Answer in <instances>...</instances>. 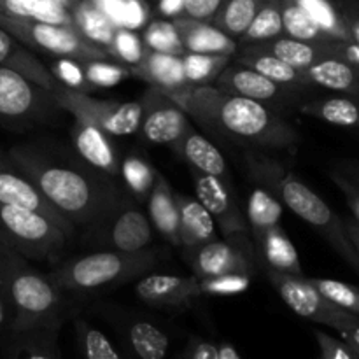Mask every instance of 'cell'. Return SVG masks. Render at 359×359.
I'll return each instance as SVG.
<instances>
[{
    "label": "cell",
    "instance_id": "6da1fadb",
    "mask_svg": "<svg viewBox=\"0 0 359 359\" xmlns=\"http://www.w3.org/2000/svg\"><path fill=\"white\" fill-rule=\"evenodd\" d=\"M167 95L189 118L224 140L263 149H290L300 142L298 130L283 114L214 84H188Z\"/></svg>",
    "mask_w": 359,
    "mask_h": 359
},
{
    "label": "cell",
    "instance_id": "7a4b0ae2",
    "mask_svg": "<svg viewBox=\"0 0 359 359\" xmlns=\"http://www.w3.org/2000/svg\"><path fill=\"white\" fill-rule=\"evenodd\" d=\"M7 156L74 226L98 223L123 198L112 182L77 165L60 163L34 146H16Z\"/></svg>",
    "mask_w": 359,
    "mask_h": 359
},
{
    "label": "cell",
    "instance_id": "3957f363",
    "mask_svg": "<svg viewBox=\"0 0 359 359\" xmlns=\"http://www.w3.org/2000/svg\"><path fill=\"white\" fill-rule=\"evenodd\" d=\"M251 177L259 186L272 191L284 207L297 214L302 221L319 231L333 251L359 273V255L344 228V219L298 175L286 170L279 161L262 153L245 154Z\"/></svg>",
    "mask_w": 359,
    "mask_h": 359
},
{
    "label": "cell",
    "instance_id": "277c9868",
    "mask_svg": "<svg viewBox=\"0 0 359 359\" xmlns=\"http://www.w3.org/2000/svg\"><path fill=\"white\" fill-rule=\"evenodd\" d=\"M2 294L13 305L14 333L30 330L58 328L62 309V290L42 273L25 265L23 258L14 252L4 280Z\"/></svg>",
    "mask_w": 359,
    "mask_h": 359
},
{
    "label": "cell",
    "instance_id": "5b68a950",
    "mask_svg": "<svg viewBox=\"0 0 359 359\" xmlns=\"http://www.w3.org/2000/svg\"><path fill=\"white\" fill-rule=\"evenodd\" d=\"M154 263V255L147 249L139 252L109 249L70 259L60 265L49 277L62 291L88 293L112 284L126 283L153 269Z\"/></svg>",
    "mask_w": 359,
    "mask_h": 359
},
{
    "label": "cell",
    "instance_id": "8992f818",
    "mask_svg": "<svg viewBox=\"0 0 359 359\" xmlns=\"http://www.w3.org/2000/svg\"><path fill=\"white\" fill-rule=\"evenodd\" d=\"M70 235L44 214L0 205V242L21 258L55 262L65 249Z\"/></svg>",
    "mask_w": 359,
    "mask_h": 359
},
{
    "label": "cell",
    "instance_id": "52a82bcc",
    "mask_svg": "<svg viewBox=\"0 0 359 359\" xmlns=\"http://www.w3.org/2000/svg\"><path fill=\"white\" fill-rule=\"evenodd\" d=\"M0 27L6 28L23 44L34 49H41L56 58H74L79 62L111 58L107 51L90 44L74 27L16 20V18L7 16H0Z\"/></svg>",
    "mask_w": 359,
    "mask_h": 359
},
{
    "label": "cell",
    "instance_id": "ba28073f",
    "mask_svg": "<svg viewBox=\"0 0 359 359\" xmlns=\"http://www.w3.org/2000/svg\"><path fill=\"white\" fill-rule=\"evenodd\" d=\"M56 104L62 111L72 116H83L104 130L111 137L133 135L140 130L142 104L139 102L102 100L84 91H76L60 84L53 91Z\"/></svg>",
    "mask_w": 359,
    "mask_h": 359
},
{
    "label": "cell",
    "instance_id": "9c48e42d",
    "mask_svg": "<svg viewBox=\"0 0 359 359\" xmlns=\"http://www.w3.org/2000/svg\"><path fill=\"white\" fill-rule=\"evenodd\" d=\"M55 97L20 72L0 65V123L11 128H27L42 123L56 111Z\"/></svg>",
    "mask_w": 359,
    "mask_h": 359
},
{
    "label": "cell",
    "instance_id": "30bf717a",
    "mask_svg": "<svg viewBox=\"0 0 359 359\" xmlns=\"http://www.w3.org/2000/svg\"><path fill=\"white\" fill-rule=\"evenodd\" d=\"M270 283L276 287L284 304L300 318L342 332L359 321V316L351 314L326 300L311 284L307 276H287V273L265 270Z\"/></svg>",
    "mask_w": 359,
    "mask_h": 359
},
{
    "label": "cell",
    "instance_id": "8fae6325",
    "mask_svg": "<svg viewBox=\"0 0 359 359\" xmlns=\"http://www.w3.org/2000/svg\"><path fill=\"white\" fill-rule=\"evenodd\" d=\"M214 86L231 95L259 102V104L277 111L279 114L280 109L298 107V104L305 98L304 93L287 90V88L280 86V84L270 81L269 77L256 72L251 67L242 65L235 60H231L224 67L223 72L217 76Z\"/></svg>",
    "mask_w": 359,
    "mask_h": 359
},
{
    "label": "cell",
    "instance_id": "7c38bea8",
    "mask_svg": "<svg viewBox=\"0 0 359 359\" xmlns=\"http://www.w3.org/2000/svg\"><path fill=\"white\" fill-rule=\"evenodd\" d=\"M248 235L216 241L203 244L200 248L189 249L193 252L191 266L198 280L210 277L226 276V273H245L252 276L255 270V251L248 244Z\"/></svg>",
    "mask_w": 359,
    "mask_h": 359
},
{
    "label": "cell",
    "instance_id": "4fadbf2b",
    "mask_svg": "<svg viewBox=\"0 0 359 359\" xmlns=\"http://www.w3.org/2000/svg\"><path fill=\"white\" fill-rule=\"evenodd\" d=\"M140 130L144 139L151 144L175 146L191 128L189 116L160 88L151 86L144 93Z\"/></svg>",
    "mask_w": 359,
    "mask_h": 359
},
{
    "label": "cell",
    "instance_id": "5bb4252c",
    "mask_svg": "<svg viewBox=\"0 0 359 359\" xmlns=\"http://www.w3.org/2000/svg\"><path fill=\"white\" fill-rule=\"evenodd\" d=\"M98 223L102 224L100 242L114 251L139 252L153 242L151 221L125 196Z\"/></svg>",
    "mask_w": 359,
    "mask_h": 359
},
{
    "label": "cell",
    "instance_id": "9a60e30c",
    "mask_svg": "<svg viewBox=\"0 0 359 359\" xmlns=\"http://www.w3.org/2000/svg\"><path fill=\"white\" fill-rule=\"evenodd\" d=\"M191 174L196 200L212 216L214 223L219 226L221 235L224 238L249 235L248 219L237 205V200L230 189V182L196 170H191Z\"/></svg>",
    "mask_w": 359,
    "mask_h": 359
},
{
    "label": "cell",
    "instance_id": "2e32d148",
    "mask_svg": "<svg viewBox=\"0 0 359 359\" xmlns=\"http://www.w3.org/2000/svg\"><path fill=\"white\" fill-rule=\"evenodd\" d=\"M0 205H14L21 209L35 210L55 221L69 233H74V224L67 221L48 200L42 196L37 186L11 161L9 156L0 153Z\"/></svg>",
    "mask_w": 359,
    "mask_h": 359
},
{
    "label": "cell",
    "instance_id": "e0dca14e",
    "mask_svg": "<svg viewBox=\"0 0 359 359\" xmlns=\"http://www.w3.org/2000/svg\"><path fill=\"white\" fill-rule=\"evenodd\" d=\"M135 294L153 307L184 309L202 294V287L196 277L151 273L135 284Z\"/></svg>",
    "mask_w": 359,
    "mask_h": 359
},
{
    "label": "cell",
    "instance_id": "ac0fdd59",
    "mask_svg": "<svg viewBox=\"0 0 359 359\" xmlns=\"http://www.w3.org/2000/svg\"><path fill=\"white\" fill-rule=\"evenodd\" d=\"M109 137L111 135H107L104 130L98 128L90 119L83 118V116H74L72 144L77 154L91 168L116 177L119 174L121 165H119L118 154H116V149Z\"/></svg>",
    "mask_w": 359,
    "mask_h": 359
},
{
    "label": "cell",
    "instance_id": "d6986e66",
    "mask_svg": "<svg viewBox=\"0 0 359 359\" xmlns=\"http://www.w3.org/2000/svg\"><path fill=\"white\" fill-rule=\"evenodd\" d=\"M174 25L181 37L186 53H203V55H224L233 58L238 44L224 32L214 27L210 21H198L191 18H174Z\"/></svg>",
    "mask_w": 359,
    "mask_h": 359
},
{
    "label": "cell",
    "instance_id": "ffe728a7",
    "mask_svg": "<svg viewBox=\"0 0 359 359\" xmlns=\"http://www.w3.org/2000/svg\"><path fill=\"white\" fill-rule=\"evenodd\" d=\"M233 60L242 63V65L251 67L256 72L269 77L270 81L287 88V90L298 91V93L304 95L309 93L311 90H314V86L309 83L307 76H305L302 70L294 69L290 63L283 62V60L270 55V53L259 51V49L251 48V46H244V48L237 49Z\"/></svg>",
    "mask_w": 359,
    "mask_h": 359
},
{
    "label": "cell",
    "instance_id": "44dd1931",
    "mask_svg": "<svg viewBox=\"0 0 359 359\" xmlns=\"http://www.w3.org/2000/svg\"><path fill=\"white\" fill-rule=\"evenodd\" d=\"M0 65L16 70L21 76L34 81L51 93L60 86L49 67H46L34 53L25 48L23 42L18 41L2 27H0Z\"/></svg>",
    "mask_w": 359,
    "mask_h": 359
},
{
    "label": "cell",
    "instance_id": "7402d4cb",
    "mask_svg": "<svg viewBox=\"0 0 359 359\" xmlns=\"http://www.w3.org/2000/svg\"><path fill=\"white\" fill-rule=\"evenodd\" d=\"M304 74L314 88L359 98V67L340 56H325L304 70Z\"/></svg>",
    "mask_w": 359,
    "mask_h": 359
},
{
    "label": "cell",
    "instance_id": "603a6c76",
    "mask_svg": "<svg viewBox=\"0 0 359 359\" xmlns=\"http://www.w3.org/2000/svg\"><path fill=\"white\" fill-rule=\"evenodd\" d=\"M172 149L189 165L191 170L228 181V165L223 153L193 126L175 146H172Z\"/></svg>",
    "mask_w": 359,
    "mask_h": 359
},
{
    "label": "cell",
    "instance_id": "cb8c5ba5",
    "mask_svg": "<svg viewBox=\"0 0 359 359\" xmlns=\"http://www.w3.org/2000/svg\"><path fill=\"white\" fill-rule=\"evenodd\" d=\"M175 202L179 210V241L182 248L195 249L216 241V223L198 200L175 193Z\"/></svg>",
    "mask_w": 359,
    "mask_h": 359
},
{
    "label": "cell",
    "instance_id": "d4e9b609",
    "mask_svg": "<svg viewBox=\"0 0 359 359\" xmlns=\"http://www.w3.org/2000/svg\"><path fill=\"white\" fill-rule=\"evenodd\" d=\"M297 109L311 118L328 123V125L359 130L358 97L344 93H335L330 97H305Z\"/></svg>",
    "mask_w": 359,
    "mask_h": 359
},
{
    "label": "cell",
    "instance_id": "484cf974",
    "mask_svg": "<svg viewBox=\"0 0 359 359\" xmlns=\"http://www.w3.org/2000/svg\"><path fill=\"white\" fill-rule=\"evenodd\" d=\"M147 214L154 230L170 242L172 245H181L179 241V210L175 202V193L163 175L156 172L153 189L147 198Z\"/></svg>",
    "mask_w": 359,
    "mask_h": 359
},
{
    "label": "cell",
    "instance_id": "4316f807",
    "mask_svg": "<svg viewBox=\"0 0 359 359\" xmlns=\"http://www.w3.org/2000/svg\"><path fill=\"white\" fill-rule=\"evenodd\" d=\"M132 77H139L167 93L188 86L182 69V56L165 55V53L146 51L142 62L132 67Z\"/></svg>",
    "mask_w": 359,
    "mask_h": 359
},
{
    "label": "cell",
    "instance_id": "83f0119b",
    "mask_svg": "<svg viewBox=\"0 0 359 359\" xmlns=\"http://www.w3.org/2000/svg\"><path fill=\"white\" fill-rule=\"evenodd\" d=\"M339 46L340 42H332V44H312V42L297 41L287 35H280V37L273 39V41L265 42L259 46H251V48L259 49V51L270 53V55L277 56L283 62L290 63L291 67L298 70H307L309 67L314 65L321 58L330 55L339 56ZM244 48V46H242Z\"/></svg>",
    "mask_w": 359,
    "mask_h": 359
},
{
    "label": "cell",
    "instance_id": "f1b7e54d",
    "mask_svg": "<svg viewBox=\"0 0 359 359\" xmlns=\"http://www.w3.org/2000/svg\"><path fill=\"white\" fill-rule=\"evenodd\" d=\"M256 245H258L259 259H262L265 270H273V272L287 273V276H305L297 248L286 235V231L280 228V224L270 228L256 242Z\"/></svg>",
    "mask_w": 359,
    "mask_h": 359
},
{
    "label": "cell",
    "instance_id": "f546056e",
    "mask_svg": "<svg viewBox=\"0 0 359 359\" xmlns=\"http://www.w3.org/2000/svg\"><path fill=\"white\" fill-rule=\"evenodd\" d=\"M70 14H72L76 30L90 44L109 53L112 39H114V32L118 27H114L112 21L95 6L93 0H79V2H76L70 7Z\"/></svg>",
    "mask_w": 359,
    "mask_h": 359
},
{
    "label": "cell",
    "instance_id": "4dcf8cb0",
    "mask_svg": "<svg viewBox=\"0 0 359 359\" xmlns=\"http://www.w3.org/2000/svg\"><path fill=\"white\" fill-rule=\"evenodd\" d=\"M0 16L74 27L70 7L58 0H0Z\"/></svg>",
    "mask_w": 359,
    "mask_h": 359
},
{
    "label": "cell",
    "instance_id": "1f68e13d",
    "mask_svg": "<svg viewBox=\"0 0 359 359\" xmlns=\"http://www.w3.org/2000/svg\"><path fill=\"white\" fill-rule=\"evenodd\" d=\"M284 205L280 200L263 186H256L248 198V209H245V219H248L249 231L258 242L270 228L280 224Z\"/></svg>",
    "mask_w": 359,
    "mask_h": 359
},
{
    "label": "cell",
    "instance_id": "d6a6232c",
    "mask_svg": "<svg viewBox=\"0 0 359 359\" xmlns=\"http://www.w3.org/2000/svg\"><path fill=\"white\" fill-rule=\"evenodd\" d=\"M126 342L137 359H165L168 354V337L154 323L137 321L130 323L126 328Z\"/></svg>",
    "mask_w": 359,
    "mask_h": 359
},
{
    "label": "cell",
    "instance_id": "836d02e7",
    "mask_svg": "<svg viewBox=\"0 0 359 359\" xmlns=\"http://www.w3.org/2000/svg\"><path fill=\"white\" fill-rule=\"evenodd\" d=\"M280 35H284L280 0H265L248 30L241 35L237 44L241 48L242 46H259L273 41Z\"/></svg>",
    "mask_w": 359,
    "mask_h": 359
},
{
    "label": "cell",
    "instance_id": "e575fe53",
    "mask_svg": "<svg viewBox=\"0 0 359 359\" xmlns=\"http://www.w3.org/2000/svg\"><path fill=\"white\" fill-rule=\"evenodd\" d=\"M265 0H223L219 11L210 23L219 28L228 37L238 41L241 35L248 30L256 13Z\"/></svg>",
    "mask_w": 359,
    "mask_h": 359
},
{
    "label": "cell",
    "instance_id": "d590c367",
    "mask_svg": "<svg viewBox=\"0 0 359 359\" xmlns=\"http://www.w3.org/2000/svg\"><path fill=\"white\" fill-rule=\"evenodd\" d=\"M56 328L30 330L16 333L7 349L9 359H58L55 344Z\"/></svg>",
    "mask_w": 359,
    "mask_h": 359
},
{
    "label": "cell",
    "instance_id": "8d00e7d4",
    "mask_svg": "<svg viewBox=\"0 0 359 359\" xmlns=\"http://www.w3.org/2000/svg\"><path fill=\"white\" fill-rule=\"evenodd\" d=\"M284 35L297 41L312 42V44H332V39L311 20L307 13L294 0H280Z\"/></svg>",
    "mask_w": 359,
    "mask_h": 359
},
{
    "label": "cell",
    "instance_id": "74e56055",
    "mask_svg": "<svg viewBox=\"0 0 359 359\" xmlns=\"http://www.w3.org/2000/svg\"><path fill=\"white\" fill-rule=\"evenodd\" d=\"M311 20L335 42H351L337 0H294Z\"/></svg>",
    "mask_w": 359,
    "mask_h": 359
},
{
    "label": "cell",
    "instance_id": "f35d334b",
    "mask_svg": "<svg viewBox=\"0 0 359 359\" xmlns=\"http://www.w3.org/2000/svg\"><path fill=\"white\" fill-rule=\"evenodd\" d=\"M231 56L203 55V53H184L182 69L184 77L191 86H209L216 83L217 76L231 62Z\"/></svg>",
    "mask_w": 359,
    "mask_h": 359
},
{
    "label": "cell",
    "instance_id": "ab89813d",
    "mask_svg": "<svg viewBox=\"0 0 359 359\" xmlns=\"http://www.w3.org/2000/svg\"><path fill=\"white\" fill-rule=\"evenodd\" d=\"M142 42L147 51L165 53V55H184L181 37L172 20H153L146 25Z\"/></svg>",
    "mask_w": 359,
    "mask_h": 359
},
{
    "label": "cell",
    "instance_id": "60d3db41",
    "mask_svg": "<svg viewBox=\"0 0 359 359\" xmlns=\"http://www.w3.org/2000/svg\"><path fill=\"white\" fill-rule=\"evenodd\" d=\"M119 174H121L126 188L140 200L149 195L154 179H156V170L140 156L125 158L121 168H119Z\"/></svg>",
    "mask_w": 359,
    "mask_h": 359
},
{
    "label": "cell",
    "instance_id": "b9f144b4",
    "mask_svg": "<svg viewBox=\"0 0 359 359\" xmlns=\"http://www.w3.org/2000/svg\"><path fill=\"white\" fill-rule=\"evenodd\" d=\"M76 335L84 359H123L118 349L100 330L93 328L81 319L76 321Z\"/></svg>",
    "mask_w": 359,
    "mask_h": 359
},
{
    "label": "cell",
    "instance_id": "7bdbcfd3",
    "mask_svg": "<svg viewBox=\"0 0 359 359\" xmlns=\"http://www.w3.org/2000/svg\"><path fill=\"white\" fill-rule=\"evenodd\" d=\"M309 280L326 300L351 314L359 316V287L325 277H309Z\"/></svg>",
    "mask_w": 359,
    "mask_h": 359
},
{
    "label": "cell",
    "instance_id": "ee69618b",
    "mask_svg": "<svg viewBox=\"0 0 359 359\" xmlns=\"http://www.w3.org/2000/svg\"><path fill=\"white\" fill-rule=\"evenodd\" d=\"M146 51L147 49L144 46L142 37L135 30H130V28L123 27L116 28L111 49H109L111 58H118L123 65L132 69V67L139 65L142 62Z\"/></svg>",
    "mask_w": 359,
    "mask_h": 359
},
{
    "label": "cell",
    "instance_id": "f6af8a7d",
    "mask_svg": "<svg viewBox=\"0 0 359 359\" xmlns=\"http://www.w3.org/2000/svg\"><path fill=\"white\" fill-rule=\"evenodd\" d=\"M83 67L88 83L95 88H112L132 77L130 67L109 60H88L83 62Z\"/></svg>",
    "mask_w": 359,
    "mask_h": 359
},
{
    "label": "cell",
    "instance_id": "bcb514c9",
    "mask_svg": "<svg viewBox=\"0 0 359 359\" xmlns=\"http://www.w3.org/2000/svg\"><path fill=\"white\" fill-rule=\"evenodd\" d=\"M49 70H51L53 77L58 81L62 86L70 88V90L76 91H84L88 93V90L91 86L86 79V74H84L83 62L74 58H56L55 62L49 65Z\"/></svg>",
    "mask_w": 359,
    "mask_h": 359
},
{
    "label": "cell",
    "instance_id": "7dc6e473",
    "mask_svg": "<svg viewBox=\"0 0 359 359\" xmlns=\"http://www.w3.org/2000/svg\"><path fill=\"white\" fill-rule=\"evenodd\" d=\"M249 286H251V276L245 273H226V276L200 280L202 294H216V297L241 294L248 291Z\"/></svg>",
    "mask_w": 359,
    "mask_h": 359
},
{
    "label": "cell",
    "instance_id": "c3c4849f",
    "mask_svg": "<svg viewBox=\"0 0 359 359\" xmlns=\"http://www.w3.org/2000/svg\"><path fill=\"white\" fill-rule=\"evenodd\" d=\"M314 337L321 351V359H359L349 344L344 340L335 339L321 330H314Z\"/></svg>",
    "mask_w": 359,
    "mask_h": 359
},
{
    "label": "cell",
    "instance_id": "681fc988",
    "mask_svg": "<svg viewBox=\"0 0 359 359\" xmlns=\"http://www.w3.org/2000/svg\"><path fill=\"white\" fill-rule=\"evenodd\" d=\"M149 23V7L144 0H126L125 16H123V28L139 30Z\"/></svg>",
    "mask_w": 359,
    "mask_h": 359
},
{
    "label": "cell",
    "instance_id": "f907efd6",
    "mask_svg": "<svg viewBox=\"0 0 359 359\" xmlns=\"http://www.w3.org/2000/svg\"><path fill=\"white\" fill-rule=\"evenodd\" d=\"M223 0H186L182 16L198 21H212Z\"/></svg>",
    "mask_w": 359,
    "mask_h": 359
},
{
    "label": "cell",
    "instance_id": "816d5d0a",
    "mask_svg": "<svg viewBox=\"0 0 359 359\" xmlns=\"http://www.w3.org/2000/svg\"><path fill=\"white\" fill-rule=\"evenodd\" d=\"M353 44L359 48V0H337Z\"/></svg>",
    "mask_w": 359,
    "mask_h": 359
},
{
    "label": "cell",
    "instance_id": "f5cc1de1",
    "mask_svg": "<svg viewBox=\"0 0 359 359\" xmlns=\"http://www.w3.org/2000/svg\"><path fill=\"white\" fill-rule=\"evenodd\" d=\"M332 181L335 182L337 188H339L340 191L344 193V196H346L347 203H349L351 210H353L354 214V219L359 221V186L354 184L353 181H349V179H347L342 172L337 170V168L332 170Z\"/></svg>",
    "mask_w": 359,
    "mask_h": 359
},
{
    "label": "cell",
    "instance_id": "db71d44e",
    "mask_svg": "<svg viewBox=\"0 0 359 359\" xmlns=\"http://www.w3.org/2000/svg\"><path fill=\"white\" fill-rule=\"evenodd\" d=\"M184 359H219V349L209 340L193 339L188 344Z\"/></svg>",
    "mask_w": 359,
    "mask_h": 359
},
{
    "label": "cell",
    "instance_id": "11a10c76",
    "mask_svg": "<svg viewBox=\"0 0 359 359\" xmlns=\"http://www.w3.org/2000/svg\"><path fill=\"white\" fill-rule=\"evenodd\" d=\"M126 0H93L95 6L112 21L114 27H123V16H125Z\"/></svg>",
    "mask_w": 359,
    "mask_h": 359
},
{
    "label": "cell",
    "instance_id": "9f6ffc18",
    "mask_svg": "<svg viewBox=\"0 0 359 359\" xmlns=\"http://www.w3.org/2000/svg\"><path fill=\"white\" fill-rule=\"evenodd\" d=\"M184 2L186 0H158V13L168 20L181 18L182 11H184Z\"/></svg>",
    "mask_w": 359,
    "mask_h": 359
},
{
    "label": "cell",
    "instance_id": "6f0895ef",
    "mask_svg": "<svg viewBox=\"0 0 359 359\" xmlns=\"http://www.w3.org/2000/svg\"><path fill=\"white\" fill-rule=\"evenodd\" d=\"M340 337H342L344 342L349 344L351 349H353L359 358V321L354 323L349 328L342 330V332H340Z\"/></svg>",
    "mask_w": 359,
    "mask_h": 359
},
{
    "label": "cell",
    "instance_id": "680465c9",
    "mask_svg": "<svg viewBox=\"0 0 359 359\" xmlns=\"http://www.w3.org/2000/svg\"><path fill=\"white\" fill-rule=\"evenodd\" d=\"M14 251H11L9 248H6V245L0 242V293H2L4 290V280H6V276H7V269H9V263H11V258H13Z\"/></svg>",
    "mask_w": 359,
    "mask_h": 359
},
{
    "label": "cell",
    "instance_id": "91938a15",
    "mask_svg": "<svg viewBox=\"0 0 359 359\" xmlns=\"http://www.w3.org/2000/svg\"><path fill=\"white\" fill-rule=\"evenodd\" d=\"M344 228H346V233L349 237V241L353 242L354 249L359 255V221L356 219H344Z\"/></svg>",
    "mask_w": 359,
    "mask_h": 359
},
{
    "label": "cell",
    "instance_id": "94428289",
    "mask_svg": "<svg viewBox=\"0 0 359 359\" xmlns=\"http://www.w3.org/2000/svg\"><path fill=\"white\" fill-rule=\"evenodd\" d=\"M337 170L342 172L349 181L359 186V163H342L337 167Z\"/></svg>",
    "mask_w": 359,
    "mask_h": 359
},
{
    "label": "cell",
    "instance_id": "6125c7cd",
    "mask_svg": "<svg viewBox=\"0 0 359 359\" xmlns=\"http://www.w3.org/2000/svg\"><path fill=\"white\" fill-rule=\"evenodd\" d=\"M217 349H219V359H242L238 356L237 349L233 346H230V344H221Z\"/></svg>",
    "mask_w": 359,
    "mask_h": 359
},
{
    "label": "cell",
    "instance_id": "be15d7a7",
    "mask_svg": "<svg viewBox=\"0 0 359 359\" xmlns=\"http://www.w3.org/2000/svg\"><path fill=\"white\" fill-rule=\"evenodd\" d=\"M58 2L63 4V6H67V7H72L74 4L79 2V0H58Z\"/></svg>",
    "mask_w": 359,
    "mask_h": 359
}]
</instances>
